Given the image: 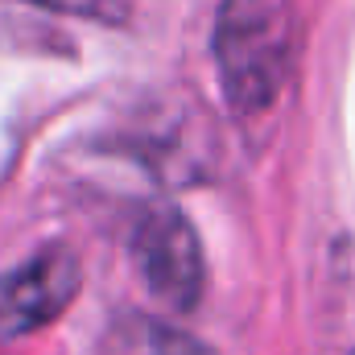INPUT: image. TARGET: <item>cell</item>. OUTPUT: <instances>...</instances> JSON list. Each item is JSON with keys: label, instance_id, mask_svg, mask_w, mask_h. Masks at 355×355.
I'll return each instance as SVG.
<instances>
[{"label": "cell", "instance_id": "cell-5", "mask_svg": "<svg viewBox=\"0 0 355 355\" xmlns=\"http://www.w3.org/2000/svg\"><path fill=\"white\" fill-rule=\"evenodd\" d=\"M46 8H58V12H75V17H99V21H120L128 0H37Z\"/></svg>", "mask_w": 355, "mask_h": 355}, {"label": "cell", "instance_id": "cell-3", "mask_svg": "<svg viewBox=\"0 0 355 355\" xmlns=\"http://www.w3.org/2000/svg\"><path fill=\"white\" fill-rule=\"evenodd\" d=\"M83 268L67 244H50L33 252L25 265L0 277V331L25 335L54 322L79 293Z\"/></svg>", "mask_w": 355, "mask_h": 355}, {"label": "cell", "instance_id": "cell-4", "mask_svg": "<svg viewBox=\"0 0 355 355\" xmlns=\"http://www.w3.org/2000/svg\"><path fill=\"white\" fill-rule=\"evenodd\" d=\"M103 355H215L211 347H202L194 335L178 331L174 322L153 318V314H124L112 331Z\"/></svg>", "mask_w": 355, "mask_h": 355}, {"label": "cell", "instance_id": "cell-1", "mask_svg": "<svg viewBox=\"0 0 355 355\" xmlns=\"http://www.w3.org/2000/svg\"><path fill=\"white\" fill-rule=\"evenodd\" d=\"M297 58L293 0H223L215 17L219 83L240 116H265L281 99Z\"/></svg>", "mask_w": 355, "mask_h": 355}, {"label": "cell", "instance_id": "cell-2", "mask_svg": "<svg viewBox=\"0 0 355 355\" xmlns=\"http://www.w3.org/2000/svg\"><path fill=\"white\" fill-rule=\"evenodd\" d=\"M132 265L153 302L166 310L190 314L202 302L207 289V265H202V244L190 219L174 207H149L137 227H132Z\"/></svg>", "mask_w": 355, "mask_h": 355}]
</instances>
